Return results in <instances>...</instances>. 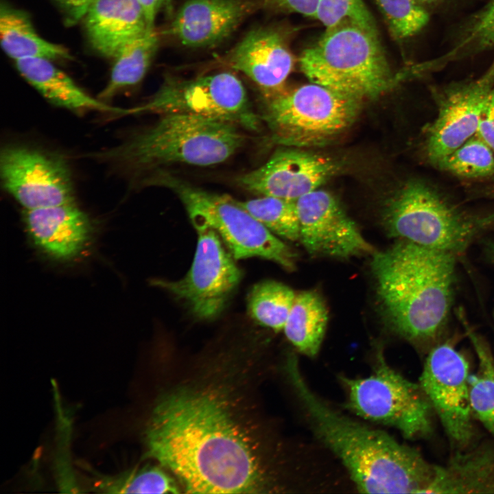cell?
Instances as JSON below:
<instances>
[{"label":"cell","instance_id":"3","mask_svg":"<svg viewBox=\"0 0 494 494\" xmlns=\"http://www.w3.org/2000/svg\"><path fill=\"white\" fill-rule=\"evenodd\" d=\"M373 255L371 270L386 320L408 340L435 339L450 310L456 255L403 240Z\"/></svg>","mask_w":494,"mask_h":494},{"label":"cell","instance_id":"1","mask_svg":"<svg viewBox=\"0 0 494 494\" xmlns=\"http://www.w3.org/2000/svg\"><path fill=\"white\" fill-rule=\"evenodd\" d=\"M248 366L224 360L163 391L144 432L145 456L187 493L281 489L276 449Z\"/></svg>","mask_w":494,"mask_h":494},{"label":"cell","instance_id":"27","mask_svg":"<svg viewBox=\"0 0 494 494\" xmlns=\"http://www.w3.org/2000/svg\"><path fill=\"white\" fill-rule=\"evenodd\" d=\"M161 466L147 464L115 475L93 473L90 489L105 493H178L176 479Z\"/></svg>","mask_w":494,"mask_h":494},{"label":"cell","instance_id":"24","mask_svg":"<svg viewBox=\"0 0 494 494\" xmlns=\"http://www.w3.org/2000/svg\"><path fill=\"white\" fill-rule=\"evenodd\" d=\"M327 320L322 297L316 292L304 291L296 294L283 331L300 352L314 357L321 346Z\"/></svg>","mask_w":494,"mask_h":494},{"label":"cell","instance_id":"25","mask_svg":"<svg viewBox=\"0 0 494 494\" xmlns=\"http://www.w3.org/2000/svg\"><path fill=\"white\" fill-rule=\"evenodd\" d=\"M159 37L154 28L128 43L115 56L108 84L99 95L106 101L121 90L139 83L157 51Z\"/></svg>","mask_w":494,"mask_h":494},{"label":"cell","instance_id":"23","mask_svg":"<svg viewBox=\"0 0 494 494\" xmlns=\"http://www.w3.org/2000/svg\"><path fill=\"white\" fill-rule=\"evenodd\" d=\"M0 34L3 50L15 61L25 58L51 61L71 58L65 47L40 37L27 16L5 5L1 8Z\"/></svg>","mask_w":494,"mask_h":494},{"label":"cell","instance_id":"12","mask_svg":"<svg viewBox=\"0 0 494 494\" xmlns=\"http://www.w3.org/2000/svg\"><path fill=\"white\" fill-rule=\"evenodd\" d=\"M469 365L453 346L443 343L430 351L419 379L451 443L463 449L474 436L469 394Z\"/></svg>","mask_w":494,"mask_h":494},{"label":"cell","instance_id":"21","mask_svg":"<svg viewBox=\"0 0 494 494\" xmlns=\"http://www.w3.org/2000/svg\"><path fill=\"white\" fill-rule=\"evenodd\" d=\"M21 75L50 104L76 113L96 110L117 115H129V108L110 106L80 89L51 60L25 58L15 61Z\"/></svg>","mask_w":494,"mask_h":494},{"label":"cell","instance_id":"6","mask_svg":"<svg viewBox=\"0 0 494 494\" xmlns=\"http://www.w3.org/2000/svg\"><path fill=\"white\" fill-rule=\"evenodd\" d=\"M145 182L174 192L193 224L212 228L235 259L259 257L287 270L295 268V252L243 209L237 201L224 194L193 186L169 173L158 172Z\"/></svg>","mask_w":494,"mask_h":494},{"label":"cell","instance_id":"31","mask_svg":"<svg viewBox=\"0 0 494 494\" xmlns=\"http://www.w3.org/2000/svg\"><path fill=\"white\" fill-rule=\"evenodd\" d=\"M436 165L460 177H484L494 173L493 149L475 134Z\"/></svg>","mask_w":494,"mask_h":494},{"label":"cell","instance_id":"15","mask_svg":"<svg viewBox=\"0 0 494 494\" xmlns=\"http://www.w3.org/2000/svg\"><path fill=\"white\" fill-rule=\"evenodd\" d=\"M295 203L299 240L309 253L350 258L375 252L330 193L318 189Z\"/></svg>","mask_w":494,"mask_h":494},{"label":"cell","instance_id":"10","mask_svg":"<svg viewBox=\"0 0 494 494\" xmlns=\"http://www.w3.org/2000/svg\"><path fill=\"white\" fill-rule=\"evenodd\" d=\"M129 112L200 116L231 122L251 131H257L260 126L242 82L228 71L186 80L169 78L147 102L129 108Z\"/></svg>","mask_w":494,"mask_h":494},{"label":"cell","instance_id":"13","mask_svg":"<svg viewBox=\"0 0 494 494\" xmlns=\"http://www.w3.org/2000/svg\"><path fill=\"white\" fill-rule=\"evenodd\" d=\"M3 186L25 210L74 202L71 172L60 156L44 151L9 145L2 149Z\"/></svg>","mask_w":494,"mask_h":494},{"label":"cell","instance_id":"8","mask_svg":"<svg viewBox=\"0 0 494 494\" xmlns=\"http://www.w3.org/2000/svg\"><path fill=\"white\" fill-rule=\"evenodd\" d=\"M360 103V99L311 83L267 98L262 119L279 143L319 145L351 126Z\"/></svg>","mask_w":494,"mask_h":494},{"label":"cell","instance_id":"38","mask_svg":"<svg viewBox=\"0 0 494 494\" xmlns=\"http://www.w3.org/2000/svg\"><path fill=\"white\" fill-rule=\"evenodd\" d=\"M417 1L423 5V4H431V3H438L443 0H417Z\"/></svg>","mask_w":494,"mask_h":494},{"label":"cell","instance_id":"17","mask_svg":"<svg viewBox=\"0 0 494 494\" xmlns=\"http://www.w3.org/2000/svg\"><path fill=\"white\" fill-rule=\"evenodd\" d=\"M226 62L253 81L267 99L282 92L294 60L283 33L274 27H257L231 51Z\"/></svg>","mask_w":494,"mask_h":494},{"label":"cell","instance_id":"16","mask_svg":"<svg viewBox=\"0 0 494 494\" xmlns=\"http://www.w3.org/2000/svg\"><path fill=\"white\" fill-rule=\"evenodd\" d=\"M338 169V163L329 157L283 149L261 167L238 176L236 183L256 194L296 201L318 189Z\"/></svg>","mask_w":494,"mask_h":494},{"label":"cell","instance_id":"37","mask_svg":"<svg viewBox=\"0 0 494 494\" xmlns=\"http://www.w3.org/2000/svg\"><path fill=\"white\" fill-rule=\"evenodd\" d=\"M67 11L71 21L85 16L95 0H56Z\"/></svg>","mask_w":494,"mask_h":494},{"label":"cell","instance_id":"2","mask_svg":"<svg viewBox=\"0 0 494 494\" xmlns=\"http://www.w3.org/2000/svg\"><path fill=\"white\" fill-rule=\"evenodd\" d=\"M285 369L318 439L340 460L364 493H426L436 465L416 449L336 411L318 397L301 374L296 358Z\"/></svg>","mask_w":494,"mask_h":494},{"label":"cell","instance_id":"33","mask_svg":"<svg viewBox=\"0 0 494 494\" xmlns=\"http://www.w3.org/2000/svg\"><path fill=\"white\" fill-rule=\"evenodd\" d=\"M315 19L327 29L354 24L377 32L374 20L363 0H319Z\"/></svg>","mask_w":494,"mask_h":494},{"label":"cell","instance_id":"19","mask_svg":"<svg viewBox=\"0 0 494 494\" xmlns=\"http://www.w3.org/2000/svg\"><path fill=\"white\" fill-rule=\"evenodd\" d=\"M256 9L252 0H188L176 12L168 32L184 46L209 47L230 36Z\"/></svg>","mask_w":494,"mask_h":494},{"label":"cell","instance_id":"9","mask_svg":"<svg viewBox=\"0 0 494 494\" xmlns=\"http://www.w3.org/2000/svg\"><path fill=\"white\" fill-rule=\"evenodd\" d=\"M340 380L347 407L364 419L397 429L405 438L426 437L432 431L433 409L419 384L408 380L377 355L368 377Z\"/></svg>","mask_w":494,"mask_h":494},{"label":"cell","instance_id":"22","mask_svg":"<svg viewBox=\"0 0 494 494\" xmlns=\"http://www.w3.org/2000/svg\"><path fill=\"white\" fill-rule=\"evenodd\" d=\"M426 493H494V442L461 449L436 465Z\"/></svg>","mask_w":494,"mask_h":494},{"label":"cell","instance_id":"34","mask_svg":"<svg viewBox=\"0 0 494 494\" xmlns=\"http://www.w3.org/2000/svg\"><path fill=\"white\" fill-rule=\"evenodd\" d=\"M257 8L298 13L315 18L319 0H252Z\"/></svg>","mask_w":494,"mask_h":494},{"label":"cell","instance_id":"32","mask_svg":"<svg viewBox=\"0 0 494 494\" xmlns=\"http://www.w3.org/2000/svg\"><path fill=\"white\" fill-rule=\"evenodd\" d=\"M392 37L397 40L419 33L428 23L430 16L417 0H375Z\"/></svg>","mask_w":494,"mask_h":494},{"label":"cell","instance_id":"11","mask_svg":"<svg viewBox=\"0 0 494 494\" xmlns=\"http://www.w3.org/2000/svg\"><path fill=\"white\" fill-rule=\"evenodd\" d=\"M193 226L197 245L187 274L176 281L155 279L152 284L180 301L196 318L209 320L224 309L240 282L242 272L212 228L203 224Z\"/></svg>","mask_w":494,"mask_h":494},{"label":"cell","instance_id":"28","mask_svg":"<svg viewBox=\"0 0 494 494\" xmlns=\"http://www.w3.org/2000/svg\"><path fill=\"white\" fill-rule=\"evenodd\" d=\"M467 335L478 360L475 373L469 377V394L472 414L494 435V358L488 346L462 321Z\"/></svg>","mask_w":494,"mask_h":494},{"label":"cell","instance_id":"14","mask_svg":"<svg viewBox=\"0 0 494 494\" xmlns=\"http://www.w3.org/2000/svg\"><path fill=\"white\" fill-rule=\"evenodd\" d=\"M494 86V61L480 77L446 87L438 114L429 127L425 148L436 165L477 132L489 94Z\"/></svg>","mask_w":494,"mask_h":494},{"label":"cell","instance_id":"7","mask_svg":"<svg viewBox=\"0 0 494 494\" xmlns=\"http://www.w3.org/2000/svg\"><path fill=\"white\" fill-rule=\"evenodd\" d=\"M494 214H467L428 184L405 183L387 202L383 213L388 234L401 240L454 255L464 251Z\"/></svg>","mask_w":494,"mask_h":494},{"label":"cell","instance_id":"39","mask_svg":"<svg viewBox=\"0 0 494 494\" xmlns=\"http://www.w3.org/2000/svg\"><path fill=\"white\" fill-rule=\"evenodd\" d=\"M492 257H493V258L494 259V248H493V250H492Z\"/></svg>","mask_w":494,"mask_h":494},{"label":"cell","instance_id":"36","mask_svg":"<svg viewBox=\"0 0 494 494\" xmlns=\"http://www.w3.org/2000/svg\"><path fill=\"white\" fill-rule=\"evenodd\" d=\"M145 16L149 30L154 28L155 19L162 8H171V0H137Z\"/></svg>","mask_w":494,"mask_h":494},{"label":"cell","instance_id":"4","mask_svg":"<svg viewBox=\"0 0 494 494\" xmlns=\"http://www.w3.org/2000/svg\"><path fill=\"white\" fill-rule=\"evenodd\" d=\"M241 129L224 120L167 114L99 156L137 170L173 163L210 166L226 161L244 145Z\"/></svg>","mask_w":494,"mask_h":494},{"label":"cell","instance_id":"30","mask_svg":"<svg viewBox=\"0 0 494 494\" xmlns=\"http://www.w3.org/2000/svg\"><path fill=\"white\" fill-rule=\"evenodd\" d=\"M237 201L279 237L292 242L299 240L300 228L295 201L268 196Z\"/></svg>","mask_w":494,"mask_h":494},{"label":"cell","instance_id":"40","mask_svg":"<svg viewBox=\"0 0 494 494\" xmlns=\"http://www.w3.org/2000/svg\"><path fill=\"white\" fill-rule=\"evenodd\" d=\"M493 318H494V311H493Z\"/></svg>","mask_w":494,"mask_h":494},{"label":"cell","instance_id":"5","mask_svg":"<svg viewBox=\"0 0 494 494\" xmlns=\"http://www.w3.org/2000/svg\"><path fill=\"white\" fill-rule=\"evenodd\" d=\"M298 62L311 83L361 101L379 96L395 82L377 32L354 24L326 29Z\"/></svg>","mask_w":494,"mask_h":494},{"label":"cell","instance_id":"18","mask_svg":"<svg viewBox=\"0 0 494 494\" xmlns=\"http://www.w3.org/2000/svg\"><path fill=\"white\" fill-rule=\"evenodd\" d=\"M23 222L34 246L51 259L61 261L80 256L93 230L90 218L75 202L25 210Z\"/></svg>","mask_w":494,"mask_h":494},{"label":"cell","instance_id":"29","mask_svg":"<svg viewBox=\"0 0 494 494\" xmlns=\"http://www.w3.org/2000/svg\"><path fill=\"white\" fill-rule=\"evenodd\" d=\"M289 286L276 281L256 283L248 294V311L259 325L273 329H283L296 297Z\"/></svg>","mask_w":494,"mask_h":494},{"label":"cell","instance_id":"35","mask_svg":"<svg viewBox=\"0 0 494 494\" xmlns=\"http://www.w3.org/2000/svg\"><path fill=\"white\" fill-rule=\"evenodd\" d=\"M476 134L494 150V86L486 101Z\"/></svg>","mask_w":494,"mask_h":494},{"label":"cell","instance_id":"26","mask_svg":"<svg viewBox=\"0 0 494 494\" xmlns=\"http://www.w3.org/2000/svg\"><path fill=\"white\" fill-rule=\"evenodd\" d=\"M494 50V0H487L462 25L452 46L445 54L423 62L434 71L452 62Z\"/></svg>","mask_w":494,"mask_h":494},{"label":"cell","instance_id":"20","mask_svg":"<svg viewBox=\"0 0 494 494\" xmlns=\"http://www.w3.org/2000/svg\"><path fill=\"white\" fill-rule=\"evenodd\" d=\"M85 27L93 47L110 58L149 30L137 0H95L85 15Z\"/></svg>","mask_w":494,"mask_h":494}]
</instances>
